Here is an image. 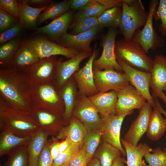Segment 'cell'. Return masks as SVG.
I'll use <instances>...</instances> for the list:
<instances>
[{
	"mask_svg": "<svg viewBox=\"0 0 166 166\" xmlns=\"http://www.w3.org/2000/svg\"><path fill=\"white\" fill-rule=\"evenodd\" d=\"M121 34L120 29L109 28L106 34L102 38L101 45L103 48L102 54L93 62V68L100 70L112 68L119 72L123 71L118 63L114 53V46L117 35Z\"/></svg>",
	"mask_w": 166,
	"mask_h": 166,
	"instance_id": "cell-7",
	"label": "cell"
},
{
	"mask_svg": "<svg viewBox=\"0 0 166 166\" xmlns=\"http://www.w3.org/2000/svg\"><path fill=\"white\" fill-rule=\"evenodd\" d=\"M102 136L101 128L87 131L83 141V147L87 155V166L93 159L95 151L100 144Z\"/></svg>",
	"mask_w": 166,
	"mask_h": 166,
	"instance_id": "cell-36",
	"label": "cell"
},
{
	"mask_svg": "<svg viewBox=\"0 0 166 166\" xmlns=\"http://www.w3.org/2000/svg\"><path fill=\"white\" fill-rule=\"evenodd\" d=\"M58 95L63 100L65 110L63 115L64 120L68 121L72 114L76 103L75 88L69 79L59 91Z\"/></svg>",
	"mask_w": 166,
	"mask_h": 166,
	"instance_id": "cell-29",
	"label": "cell"
},
{
	"mask_svg": "<svg viewBox=\"0 0 166 166\" xmlns=\"http://www.w3.org/2000/svg\"><path fill=\"white\" fill-rule=\"evenodd\" d=\"M60 61L55 60L53 56L40 59L25 73L33 85L53 81Z\"/></svg>",
	"mask_w": 166,
	"mask_h": 166,
	"instance_id": "cell-11",
	"label": "cell"
},
{
	"mask_svg": "<svg viewBox=\"0 0 166 166\" xmlns=\"http://www.w3.org/2000/svg\"><path fill=\"white\" fill-rule=\"evenodd\" d=\"M151 152L152 153L148 152L144 156L149 166H166V152L159 147Z\"/></svg>",
	"mask_w": 166,
	"mask_h": 166,
	"instance_id": "cell-40",
	"label": "cell"
},
{
	"mask_svg": "<svg viewBox=\"0 0 166 166\" xmlns=\"http://www.w3.org/2000/svg\"><path fill=\"white\" fill-rule=\"evenodd\" d=\"M87 158L86 152L83 146L71 158L69 166H87Z\"/></svg>",
	"mask_w": 166,
	"mask_h": 166,
	"instance_id": "cell-46",
	"label": "cell"
},
{
	"mask_svg": "<svg viewBox=\"0 0 166 166\" xmlns=\"http://www.w3.org/2000/svg\"><path fill=\"white\" fill-rule=\"evenodd\" d=\"M114 53L116 59L124 61L136 69L151 73L153 60L138 44L124 38L115 41Z\"/></svg>",
	"mask_w": 166,
	"mask_h": 166,
	"instance_id": "cell-3",
	"label": "cell"
},
{
	"mask_svg": "<svg viewBox=\"0 0 166 166\" xmlns=\"http://www.w3.org/2000/svg\"><path fill=\"white\" fill-rule=\"evenodd\" d=\"M33 87L25 73L10 67L0 69V96L11 108L27 113L32 107Z\"/></svg>",
	"mask_w": 166,
	"mask_h": 166,
	"instance_id": "cell-1",
	"label": "cell"
},
{
	"mask_svg": "<svg viewBox=\"0 0 166 166\" xmlns=\"http://www.w3.org/2000/svg\"><path fill=\"white\" fill-rule=\"evenodd\" d=\"M40 60L31 40L22 42L10 65L24 73Z\"/></svg>",
	"mask_w": 166,
	"mask_h": 166,
	"instance_id": "cell-21",
	"label": "cell"
},
{
	"mask_svg": "<svg viewBox=\"0 0 166 166\" xmlns=\"http://www.w3.org/2000/svg\"><path fill=\"white\" fill-rule=\"evenodd\" d=\"M28 0H19L18 1L20 12L19 21L24 27L29 28H36L38 18L42 11L47 7H33L28 3Z\"/></svg>",
	"mask_w": 166,
	"mask_h": 166,
	"instance_id": "cell-26",
	"label": "cell"
},
{
	"mask_svg": "<svg viewBox=\"0 0 166 166\" xmlns=\"http://www.w3.org/2000/svg\"><path fill=\"white\" fill-rule=\"evenodd\" d=\"M48 142L50 153L53 159L54 160L59 153V142L55 140H54L52 143H50L49 141Z\"/></svg>",
	"mask_w": 166,
	"mask_h": 166,
	"instance_id": "cell-49",
	"label": "cell"
},
{
	"mask_svg": "<svg viewBox=\"0 0 166 166\" xmlns=\"http://www.w3.org/2000/svg\"><path fill=\"white\" fill-rule=\"evenodd\" d=\"M55 88L53 81L34 85L31 94L32 107L58 113L64 102Z\"/></svg>",
	"mask_w": 166,
	"mask_h": 166,
	"instance_id": "cell-6",
	"label": "cell"
},
{
	"mask_svg": "<svg viewBox=\"0 0 166 166\" xmlns=\"http://www.w3.org/2000/svg\"><path fill=\"white\" fill-rule=\"evenodd\" d=\"M27 114L10 107L0 96V131L20 137H31L40 128L29 119Z\"/></svg>",
	"mask_w": 166,
	"mask_h": 166,
	"instance_id": "cell-2",
	"label": "cell"
},
{
	"mask_svg": "<svg viewBox=\"0 0 166 166\" xmlns=\"http://www.w3.org/2000/svg\"><path fill=\"white\" fill-rule=\"evenodd\" d=\"M87 166H101V165L99 160L95 157L90 161Z\"/></svg>",
	"mask_w": 166,
	"mask_h": 166,
	"instance_id": "cell-53",
	"label": "cell"
},
{
	"mask_svg": "<svg viewBox=\"0 0 166 166\" xmlns=\"http://www.w3.org/2000/svg\"><path fill=\"white\" fill-rule=\"evenodd\" d=\"M48 136L40 128L31 136L27 145L30 166H37L38 156L48 140Z\"/></svg>",
	"mask_w": 166,
	"mask_h": 166,
	"instance_id": "cell-28",
	"label": "cell"
},
{
	"mask_svg": "<svg viewBox=\"0 0 166 166\" xmlns=\"http://www.w3.org/2000/svg\"><path fill=\"white\" fill-rule=\"evenodd\" d=\"M150 87L152 90L153 99L158 97L166 102V96L164 93L166 91V56L164 55H156L153 60Z\"/></svg>",
	"mask_w": 166,
	"mask_h": 166,
	"instance_id": "cell-14",
	"label": "cell"
},
{
	"mask_svg": "<svg viewBox=\"0 0 166 166\" xmlns=\"http://www.w3.org/2000/svg\"><path fill=\"white\" fill-rule=\"evenodd\" d=\"M98 17H86L74 19L69 26L72 35L88 31L99 25Z\"/></svg>",
	"mask_w": 166,
	"mask_h": 166,
	"instance_id": "cell-37",
	"label": "cell"
},
{
	"mask_svg": "<svg viewBox=\"0 0 166 166\" xmlns=\"http://www.w3.org/2000/svg\"><path fill=\"white\" fill-rule=\"evenodd\" d=\"M37 166H54L53 160L50 153L48 140L39 155Z\"/></svg>",
	"mask_w": 166,
	"mask_h": 166,
	"instance_id": "cell-45",
	"label": "cell"
},
{
	"mask_svg": "<svg viewBox=\"0 0 166 166\" xmlns=\"http://www.w3.org/2000/svg\"><path fill=\"white\" fill-rule=\"evenodd\" d=\"M121 154L117 148L104 141L98 149L95 157L99 160L101 166H112L113 161L121 157Z\"/></svg>",
	"mask_w": 166,
	"mask_h": 166,
	"instance_id": "cell-31",
	"label": "cell"
},
{
	"mask_svg": "<svg viewBox=\"0 0 166 166\" xmlns=\"http://www.w3.org/2000/svg\"><path fill=\"white\" fill-rule=\"evenodd\" d=\"M142 166H149L148 165H147L144 162V160Z\"/></svg>",
	"mask_w": 166,
	"mask_h": 166,
	"instance_id": "cell-56",
	"label": "cell"
},
{
	"mask_svg": "<svg viewBox=\"0 0 166 166\" xmlns=\"http://www.w3.org/2000/svg\"><path fill=\"white\" fill-rule=\"evenodd\" d=\"M121 7H115L106 10L98 18L101 28H119L122 15Z\"/></svg>",
	"mask_w": 166,
	"mask_h": 166,
	"instance_id": "cell-32",
	"label": "cell"
},
{
	"mask_svg": "<svg viewBox=\"0 0 166 166\" xmlns=\"http://www.w3.org/2000/svg\"><path fill=\"white\" fill-rule=\"evenodd\" d=\"M51 2L50 0H28V5L34 6H47L46 5Z\"/></svg>",
	"mask_w": 166,
	"mask_h": 166,
	"instance_id": "cell-51",
	"label": "cell"
},
{
	"mask_svg": "<svg viewBox=\"0 0 166 166\" xmlns=\"http://www.w3.org/2000/svg\"><path fill=\"white\" fill-rule=\"evenodd\" d=\"M7 155L8 159L3 166H30L27 145L15 147Z\"/></svg>",
	"mask_w": 166,
	"mask_h": 166,
	"instance_id": "cell-33",
	"label": "cell"
},
{
	"mask_svg": "<svg viewBox=\"0 0 166 166\" xmlns=\"http://www.w3.org/2000/svg\"><path fill=\"white\" fill-rule=\"evenodd\" d=\"M91 52H80L70 59L63 62L60 61L57 65L53 82L60 90L71 76L79 70V65L84 59L90 56Z\"/></svg>",
	"mask_w": 166,
	"mask_h": 166,
	"instance_id": "cell-17",
	"label": "cell"
},
{
	"mask_svg": "<svg viewBox=\"0 0 166 166\" xmlns=\"http://www.w3.org/2000/svg\"><path fill=\"white\" fill-rule=\"evenodd\" d=\"M130 85L141 94L153 108L154 100L149 92L151 73L135 69L122 60L117 59Z\"/></svg>",
	"mask_w": 166,
	"mask_h": 166,
	"instance_id": "cell-10",
	"label": "cell"
},
{
	"mask_svg": "<svg viewBox=\"0 0 166 166\" xmlns=\"http://www.w3.org/2000/svg\"><path fill=\"white\" fill-rule=\"evenodd\" d=\"M98 112L89 97L81 95L76 102L72 113L89 131L101 128L102 119L98 115Z\"/></svg>",
	"mask_w": 166,
	"mask_h": 166,
	"instance_id": "cell-8",
	"label": "cell"
},
{
	"mask_svg": "<svg viewBox=\"0 0 166 166\" xmlns=\"http://www.w3.org/2000/svg\"><path fill=\"white\" fill-rule=\"evenodd\" d=\"M19 20L6 12L0 9V32L1 33L15 26Z\"/></svg>",
	"mask_w": 166,
	"mask_h": 166,
	"instance_id": "cell-43",
	"label": "cell"
},
{
	"mask_svg": "<svg viewBox=\"0 0 166 166\" xmlns=\"http://www.w3.org/2000/svg\"><path fill=\"white\" fill-rule=\"evenodd\" d=\"M165 95L166 96V93H165Z\"/></svg>",
	"mask_w": 166,
	"mask_h": 166,
	"instance_id": "cell-57",
	"label": "cell"
},
{
	"mask_svg": "<svg viewBox=\"0 0 166 166\" xmlns=\"http://www.w3.org/2000/svg\"></svg>",
	"mask_w": 166,
	"mask_h": 166,
	"instance_id": "cell-59",
	"label": "cell"
},
{
	"mask_svg": "<svg viewBox=\"0 0 166 166\" xmlns=\"http://www.w3.org/2000/svg\"><path fill=\"white\" fill-rule=\"evenodd\" d=\"M116 91L117 101L116 114L117 115L127 114L135 109L139 111L147 102L146 99L131 85Z\"/></svg>",
	"mask_w": 166,
	"mask_h": 166,
	"instance_id": "cell-12",
	"label": "cell"
},
{
	"mask_svg": "<svg viewBox=\"0 0 166 166\" xmlns=\"http://www.w3.org/2000/svg\"><path fill=\"white\" fill-rule=\"evenodd\" d=\"M83 145V143L71 142L68 148L62 152L58 153L53 160L54 166H61L68 162L73 154Z\"/></svg>",
	"mask_w": 166,
	"mask_h": 166,
	"instance_id": "cell-39",
	"label": "cell"
},
{
	"mask_svg": "<svg viewBox=\"0 0 166 166\" xmlns=\"http://www.w3.org/2000/svg\"><path fill=\"white\" fill-rule=\"evenodd\" d=\"M30 137H20L5 131H0V156L8 155L13 148L22 145H28Z\"/></svg>",
	"mask_w": 166,
	"mask_h": 166,
	"instance_id": "cell-30",
	"label": "cell"
},
{
	"mask_svg": "<svg viewBox=\"0 0 166 166\" xmlns=\"http://www.w3.org/2000/svg\"><path fill=\"white\" fill-rule=\"evenodd\" d=\"M93 72L95 85L98 92L118 90L129 85L124 73L119 72L113 69L100 70L94 68Z\"/></svg>",
	"mask_w": 166,
	"mask_h": 166,
	"instance_id": "cell-9",
	"label": "cell"
},
{
	"mask_svg": "<svg viewBox=\"0 0 166 166\" xmlns=\"http://www.w3.org/2000/svg\"><path fill=\"white\" fill-rule=\"evenodd\" d=\"M165 103L166 104V102H165Z\"/></svg>",
	"mask_w": 166,
	"mask_h": 166,
	"instance_id": "cell-58",
	"label": "cell"
},
{
	"mask_svg": "<svg viewBox=\"0 0 166 166\" xmlns=\"http://www.w3.org/2000/svg\"><path fill=\"white\" fill-rule=\"evenodd\" d=\"M158 5L153 18L156 20H160L158 29L161 36L164 37L166 36V0H160Z\"/></svg>",
	"mask_w": 166,
	"mask_h": 166,
	"instance_id": "cell-41",
	"label": "cell"
},
{
	"mask_svg": "<svg viewBox=\"0 0 166 166\" xmlns=\"http://www.w3.org/2000/svg\"><path fill=\"white\" fill-rule=\"evenodd\" d=\"M21 42L20 38H16L0 45L1 66H10Z\"/></svg>",
	"mask_w": 166,
	"mask_h": 166,
	"instance_id": "cell-35",
	"label": "cell"
},
{
	"mask_svg": "<svg viewBox=\"0 0 166 166\" xmlns=\"http://www.w3.org/2000/svg\"><path fill=\"white\" fill-rule=\"evenodd\" d=\"M73 18L72 12L67 11L47 25L35 29L37 33L46 34L56 41L67 32Z\"/></svg>",
	"mask_w": 166,
	"mask_h": 166,
	"instance_id": "cell-22",
	"label": "cell"
},
{
	"mask_svg": "<svg viewBox=\"0 0 166 166\" xmlns=\"http://www.w3.org/2000/svg\"><path fill=\"white\" fill-rule=\"evenodd\" d=\"M126 161L123 158L118 157L113 161L112 166H125L124 164L126 163Z\"/></svg>",
	"mask_w": 166,
	"mask_h": 166,
	"instance_id": "cell-52",
	"label": "cell"
},
{
	"mask_svg": "<svg viewBox=\"0 0 166 166\" xmlns=\"http://www.w3.org/2000/svg\"><path fill=\"white\" fill-rule=\"evenodd\" d=\"M107 9L95 0L91 1L79 10L74 16V19L86 17H99Z\"/></svg>",
	"mask_w": 166,
	"mask_h": 166,
	"instance_id": "cell-38",
	"label": "cell"
},
{
	"mask_svg": "<svg viewBox=\"0 0 166 166\" xmlns=\"http://www.w3.org/2000/svg\"><path fill=\"white\" fill-rule=\"evenodd\" d=\"M0 9L6 12L19 20L20 12L18 1L16 0H0Z\"/></svg>",
	"mask_w": 166,
	"mask_h": 166,
	"instance_id": "cell-42",
	"label": "cell"
},
{
	"mask_svg": "<svg viewBox=\"0 0 166 166\" xmlns=\"http://www.w3.org/2000/svg\"><path fill=\"white\" fill-rule=\"evenodd\" d=\"M97 53L94 46L93 51L85 65L73 74L81 95L90 97L99 92L95 85L93 68V62Z\"/></svg>",
	"mask_w": 166,
	"mask_h": 166,
	"instance_id": "cell-18",
	"label": "cell"
},
{
	"mask_svg": "<svg viewBox=\"0 0 166 166\" xmlns=\"http://www.w3.org/2000/svg\"><path fill=\"white\" fill-rule=\"evenodd\" d=\"M32 45L40 59L56 55L71 58L80 52L66 48L43 38L31 40Z\"/></svg>",
	"mask_w": 166,
	"mask_h": 166,
	"instance_id": "cell-20",
	"label": "cell"
},
{
	"mask_svg": "<svg viewBox=\"0 0 166 166\" xmlns=\"http://www.w3.org/2000/svg\"><path fill=\"white\" fill-rule=\"evenodd\" d=\"M121 141L125 149L127 158L126 163L127 166H142L143 157L152 150L145 143H139L137 146H134L124 139H121Z\"/></svg>",
	"mask_w": 166,
	"mask_h": 166,
	"instance_id": "cell-24",
	"label": "cell"
},
{
	"mask_svg": "<svg viewBox=\"0 0 166 166\" xmlns=\"http://www.w3.org/2000/svg\"><path fill=\"white\" fill-rule=\"evenodd\" d=\"M107 9L115 7H122L123 0H95Z\"/></svg>",
	"mask_w": 166,
	"mask_h": 166,
	"instance_id": "cell-47",
	"label": "cell"
},
{
	"mask_svg": "<svg viewBox=\"0 0 166 166\" xmlns=\"http://www.w3.org/2000/svg\"><path fill=\"white\" fill-rule=\"evenodd\" d=\"M158 0H151L149 2L148 17L143 29L137 30L131 41L139 44L147 54L150 49L155 50L164 46V40L155 31L153 25L154 14L159 4Z\"/></svg>",
	"mask_w": 166,
	"mask_h": 166,
	"instance_id": "cell-5",
	"label": "cell"
},
{
	"mask_svg": "<svg viewBox=\"0 0 166 166\" xmlns=\"http://www.w3.org/2000/svg\"><path fill=\"white\" fill-rule=\"evenodd\" d=\"M70 9L68 1L51 3L39 16L37 23L41 24L46 20L56 18L62 15Z\"/></svg>",
	"mask_w": 166,
	"mask_h": 166,
	"instance_id": "cell-34",
	"label": "cell"
},
{
	"mask_svg": "<svg viewBox=\"0 0 166 166\" xmlns=\"http://www.w3.org/2000/svg\"><path fill=\"white\" fill-rule=\"evenodd\" d=\"M69 162H68L61 166H69Z\"/></svg>",
	"mask_w": 166,
	"mask_h": 166,
	"instance_id": "cell-55",
	"label": "cell"
},
{
	"mask_svg": "<svg viewBox=\"0 0 166 166\" xmlns=\"http://www.w3.org/2000/svg\"><path fill=\"white\" fill-rule=\"evenodd\" d=\"M101 29L98 25L88 31L77 34L72 35L66 32L56 41L63 47L79 52H91L90 43Z\"/></svg>",
	"mask_w": 166,
	"mask_h": 166,
	"instance_id": "cell-15",
	"label": "cell"
},
{
	"mask_svg": "<svg viewBox=\"0 0 166 166\" xmlns=\"http://www.w3.org/2000/svg\"><path fill=\"white\" fill-rule=\"evenodd\" d=\"M87 133L83 124L76 118H72L68 126L62 128L57 134L58 139L69 138L71 142L83 143Z\"/></svg>",
	"mask_w": 166,
	"mask_h": 166,
	"instance_id": "cell-27",
	"label": "cell"
},
{
	"mask_svg": "<svg viewBox=\"0 0 166 166\" xmlns=\"http://www.w3.org/2000/svg\"><path fill=\"white\" fill-rule=\"evenodd\" d=\"M65 139V140L61 142H59V153L62 152L66 150L71 143L69 137H67Z\"/></svg>",
	"mask_w": 166,
	"mask_h": 166,
	"instance_id": "cell-50",
	"label": "cell"
},
{
	"mask_svg": "<svg viewBox=\"0 0 166 166\" xmlns=\"http://www.w3.org/2000/svg\"><path fill=\"white\" fill-rule=\"evenodd\" d=\"M133 111L127 114L118 116L111 114L102 116L101 127L103 139L104 142L109 143L118 149L124 156H126L120 138L121 125L124 118Z\"/></svg>",
	"mask_w": 166,
	"mask_h": 166,
	"instance_id": "cell-13",
	"label": "cell"
},
{
	"mask_svg": "<svg viewBox=\"0 0 166 166\" xmlns=\"http://www.w3.org/2000/svg\"><path fill=\"white\" fill-rule=\"evenodd\" d=\"M155 103L146 132L147 136L152 141L159 140L166 131V119L162 117L158 106Z\"/></svg>",
	"mask_w": 166,
	"mask_h": 166,
	"instance_id": "cell-25",
	"label": "cell"
},
{
	"mask_svg": "<svg viewBox=\"0 0 166 166\" xmlns=\"http://www.w3.org/2000/svg\"><path fill=\"white\" fill-rule=\"evenodd\" d=\"M102 116L116 114V107L117 101V91L108 92H99L89 97Z\"/></svg>",
	"mask_w": 166,
	"mask_h": 166,
	"instance_id": "cell-23",
	"label": "cell"
},
{
	"mask_svg": "<svg viewBox=\"0 0 166 166\" xmlns=\"http://www.w3.org/2000/svg\"><path fill=\"white\" fill-rule=\"evenodd\" d=\"M122 15L119 28L125 39L131 41L135 32L144 26L148 12H147L140 0H134L128 5L123 0Z\"/></svg>",
	"mask_w": 166,
	"mask_h": 166,
	"instance_id": "cell-4",
	"label": "cell"
},
{
	"mask_svg": "<svg viewBox=\"0 0 166 166\" xmlns=\"http://www.w3.org/2000/svg\"><path fill=\"white\" fill-rule=\"evenodd\" d=\"M25 27L19 21L15 26L1 33L0 44H2L15 38Z\"/></svg>",
	"mask_w": 166,
	"mask_h": 166,
	"instance_id": "cell-44",
	"label": "cell"
},
{
	"mask_svg": "<svg viewBox=\"0 0 166 166\" xmlns=\"http://www.w3.org/2000/svg\"><path fill=\"white\" fill-rule=\"evenodd\" d=\"M91 0H69L68 2L70 8L80 10L84 7Z\"/></svg>",
	"mask_w": 166,
	"mask_h": 166,
	"instance_id": "cell-48",
	"label": "cell"
},
{
	"mask_svg": "<svg viewBox=\"0 0 166 166\" xmlns=\"http://www.w3.org/2000/svg\"><path fill=\"white\" fill-rule=\"evenodd\" d=\"M29 119L49 135L60 131V117L58 113L43 108L32 107L27 113Z\"/></svg>",
	"mask_w": 166,
	"mask_h": 166,
	"instance_id": "cell-16",
	"label": "cell"
},
{
	"mask_svg": "<svg viewBox=\"0 0 166 166\" xmlns=\"http://www.w3.org/2000/svg\"><path fill=\"white\" fill-rule=\"evenodd\" d=\"M152 106L148 102L139 110L138 116L133 122L125 135L124 140L134 146L138 143L146 132L151 113Z\"/></svg>",
	"mask_w": 166,
	"mask_h": 166,
	"instance_id": "cell-19",
	"label": "cell"
},
{
	"mask_svg": "<svg viewBox=\"0 0 166 166\" xmlns=\"http://www.w3.org/2000/svg\"><path fill=\"white\" fill-rule=\"evenodd\" d=\"M154 101L155 102L157 105L158 106L159 109L160 111H161L162 114H163L165 116V117L166 118V112L164 109L163 107H162L160 103L159 102V101H158L157 99V98L155 99H154ZM163 150L164 151L166 152V148H164Z\"/></svg>",
	"mask_w": 166,
	"mask_h": 166,
	"instance_id": "cell-54",
	"label": "cell"
}]
</instances>
